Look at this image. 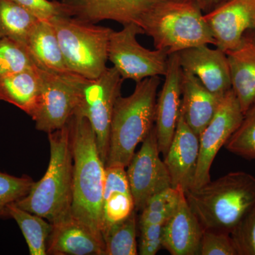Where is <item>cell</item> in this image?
<instances>
[{"label": "cell", "instance_id": "16", "mask_svg": "<svg viewBox=\"0 0 255 255\" xmlns=\"http://www.w3.org/2000/svg\"><path fill=\"white\" fill-rule=\"evenodd\" d=\"M200 139L182 116L179 115L175 132L164 162L170 176L172 187L184 192L191 189L199 159Z\"/></svg>", "mask_w": 255, "mask_h": 255}, {"label": "cell", "instance_id": "35", "mask_svg": "<svg viewBox=\"0 0 255 255\" xmlns=\"http://www.w3.org/2000/svg\"><path fill=\"white\" fill-rule=\"evenodd\" d=\"M193 1L200 8L204 14H206L226 2L227 0H193Z\"/></svg>", "mask_w": 255, "mask_h": 255}, {"label": "cell", "instance_id": "37", "mask_svg": "<svg viewBox=\"0 0 255 255\" xmlns=\"http://www.w3.org/2000/svg\"><path fill=\"white\" fill-rule=\"evenodd\" d=\"M1 37H4V36H3V35H2V33H1V32L0 31V38H1Z\"/></svg>", "mask_w": 255, "mask_h": 255}, {"label": "cell", "instance_id": "23", "mask_svg": "<svg viewBox=\"0 0 255 255\" xmlns=\"http://www.w3.org/2000/svg\"><path fill=\"white\" fill-rule=\"evenodd\" d=\"M26 48L39 68L55 73L70 72L64 59L54 27L50 21H38L28 37Z\"/></svg>", "mask_w": 255, "mask_h": 255}, {"label": "cell", "instance_id": "7", "mask_svg": "<svg viewBox=\"0 0 255 255\" xmlns=\"http://www.w3.org/2000/svg\"><path fill=\"white\" fill-rule=\"evenodd\" d=\"M38 69L41 88L31 119L37 130L48 134L66 126L75 114L80 85L85 78L70 72L55 73L39 67Z\"/></svg>", "mask_w": 255, "mask_h": 255}, {"label": "cell", "instance_id": "33", "mask_svg": "<svg viewBox=\"0 0 255 255\" xmlns=\"http://www.w3.org/2000/svg\"><path fill=\"white\" fill-rule=\"evenodd\" d=\"M40 20L50 21L60 15H68L60 1L49 0H12ZM69 16V15H68Z\"/></svg>", "mask_w": 255, "mask_h": 255}, {"label": "cell", "instance_id": "15", "mask_svg": "<svg viewBox=\"0 0 255 255\" xmlns=\"http://www.w3.org/2000/svg\"><path fill=\"white\" fill-rule=\"evenodd\" d=\"M177 53L183 71L196 76L210 92L223 95L231 90V74L226 52L201 45Z\"/></svg>", "mask_w": 255, "mask_h": 255}, {"label": "cell", "instance_id": "4", "mask_svg": "<svg viewBox=\"0 0 255 255\" xmlns=\"http://www.w3.org/2000/svg\"><path fill=\"white\" fill-rule=\"evenodd\" d=\"M184 194L204 230L231 233L255 204V177L242 171L230 172Z\"/></svg>", "mask_w": 255, "mask_h": 255}, {"label": "cell", "instance_id": "9", "mask_svg": "<svg viewBox=\"0 0 255 255\" xmlns=\"http://www.w3.org/2000/svg\"><path fill=\"white\" fill-rule=\"evenodd\" d=\"M123 82L113 67L107 68L98 78H84L80 85L75 113L86 117L91 124L101 158L105 165L110 146L112 113L116 101L121 95Z\"/></svg>", "mask_w": 255, "mask_h": 255}, {"label": "cell", "instance_id": "22", "mask_svg": "<svg viewBox=\"0 0 255 255\" xmlns=\"http://www.w3.org/2000/svg\"><path fill=\"white\" fill-rule=\"evenodd\" d=\"M41 88L38 67L0 78V100L18 107L31 117Z\"/></svg>", "mask_w": 255, "mask_h": 255}, {"label": "cell", "instance_id": "32", "mask_svg": "<svg viewBox=\"0 0 255 255\" xmlns=\"http://www.w3.org/2000/svg\"><path fill=\"white\" fill-rule=\"evenodd\" d=\"M199 255H238L230 233L204 230Z\"/></svg>", "mask_w": 255, "mask_h": 255}, {"label": "cell", "instance_id": "6", "mask_svg": "<svg viewBox=\"0 0 255 255\" xmlns=\"http://www.w3.org/2000/svg\"><path fill=\"white\" fill-rule=\"evenodd\" d=\"M58 37L67 68L86 79H95L107 70L109 43L113 29L60 15L50 20Z\"/></svg>", "mask_w": 255, "mask_h": 255}, {"label": "cell", "instance_id": "24", "mask_svg": "<svg viewBox=\"0 0 255 255\" xmlns=\"http://www.w3.org/2000/svg\"><path fill=\"white\" fill-rule=\"evenodd\" d=\"M10 218L21 229L31 255H46L53 224L44 218L18 207L15 203L8 207Z\"/></svg>", "mask_w": 255, "mask_h": 255}, {"label": "cell", "instance_id": "34", "mask_svg": "<svg viewBox=\"0 0 255 255\" xmlns=\"http://www.w3.org/2000/svg\"><path fill=\"white\" fill-rule=\"evenodd\" d=\"M139 254L155 255L162 248L163 226L158 224L140 226Z\"/></svg>", "mask_w": 255, "mask_h": 255}, {"label": "cell", "instance_id": "18", "mask_svg": "<svg viewBox=\"0 0 255 255\" xmlns=\"http://www.w3.org/2000/svg\"><path fill=\"white\" fill-rule=\"evenodd\" d=\"M204 231L183 192L177 210L163 226L162 248L172 255H198Z\"/></svg>", "mask_w": 255, "mask_h": 255}, {"label": "cell", "instance_id": "28", "mask_svg": "<svg viewBox=\"0 0 255 255\" xmlns=\"http://www.w3.org/2000/svg\"><path fill=\"white\" fill-rule=\"evenodd\" d=\"M27 48L8 38H0V78L36 66Z\"/></svg>", "mask_w": 255, "mask_h": 255}, {"label": "cell", "instance_id": "31", "mask_svg": "<svg viewBox=\"0 0 255 255\" xmlns=\"http://www.w3.org/2000/svg\"><path fill=\"white\" fill-rule=\"evenodd\" d=\"M238 255H255V204L231 233Z\"/></svg>", "mask_w": 255, "mask_h": 255}, {"label": "cell", "instance_id": "14", "mask_svg": "<svg viewBox=\"0 0 255 255\" xmlns=\"http://www.w3.org/2000/svg\"><path fill=\"white\" fill-rule=\"evenodd\" d=\"M182 75L177 53L169 55L167 71L156 103V133L159 152L164 157L173 139L180 115Z\"/></svg>", "mask_w": 255, "mask_h": 255}, {"label": "cell", "instance_id": "19", "mask_svg": "<svg viewBox=\"0 0 255 255\" xmlns=\"http://www.w3.org/2000/svg\"><path fill=\"white\" fill-rule=\"evenodd\" d=\"M223 95L210 92L196 76L183 71L180 114L198 135L214 117Z\"/></svg>", "mask_w": 255, "mask_h": 255}, {"label": "cell", "instance_id": "27", "mask_svg": "<svg viewBox=\"0 0 255 255\" xmlns=\"http://www.w3.org/2000/svg\"><path fill=\"white\" fill-rule=\"evenodd\" d=\"M183 192L180 188L171 187L152 196L141 211L140 227L152 224L164 226L177 210Z\"/></svg>", "mask_w": 255, "mask_h": 255}, {"label": "cell", "instance_id": "3", "mask_svg": "<svg viewBox=\"0 0 255 255\" xmlns=\"http://www.w3.org/2000/svg\"><path fill=\"white\" fill-rule=\"evenodd\" d=\"M48 135L50 155L46 172L15 204L53 223L72 214L73 157L68 123Z\"/></svg>", "mask_w": 255, "mask_h": 255}, {"label": "cell", "instance_id": "11", "mask_svg": "<svg viewBox=\"0 0 255 255\" xmlns=\"http://www.w3.org/2000/svg\"><path fill=\"white\" fill-rule=\"evenodd\" d=\"M140 150L128 165V180L135 209L141 211L146 203L159 191L172 187L168 170L159 157L155 126L142 142Z\"/></svg>", "mask_w": 255, "mask_h": 255}, {"label": "cell", "instance_id": "8", "mask_svg": "<svg viewBox=\"0 0 255 255\" xmlns=\"http://www.w3.org/2000/svg\"><path fill=\"white\" fill-rule=\"evenodd\" d=\"M140 34H145L143 29L134 23L111 33L109 60L124 81L138 82L151 77L164 76L167 73L168 53L163 50L144 48L137 40Z\"/></svg>", "mask_w": 255, "mask_h": 255}, {"label": "cell", "instance_id": "1", "mask_svg": "<svg viewBox=\"0 0 255 255\" xmlns=\"http://www.w3.org/2000/svg\"><path fill=\"white\" fill-rule=\"evenodd\" d=\"M68 124L73 157L72 214L104 242L105 164L88 119L75 113Z\"/></svg>", "mask_w": 255, "mask_h": 255}, {"label": "cell", "instance_id": "29", "mask_svg": "<svg viewBox=\"0 0 255 255\" xmlns=\"http://www.w3.org/2000/svg\"><path fill=\"white\" fill-rule=\"evenodd\" d=\"M225 146L232 153L255 159V102L244 114L239 128Z\"/></svg>", "mask_w": 255, "mask_h": 255}, {"label": "cell", "instance_id": "26", "mask_svg": "<svg viewBox=\"0 0 255 255\" xmlns=\"http://www.w3.org/2000/svg\"><path fill=\"white\" fill-rule=\"evenodd\" d=\"M136 214L134 211L123 221L107 227L103 233L105 255H136Z\"/></svg>", "mask_w": 255, "mask_h": 255}, {"label": "cell", "instance_id": "21", "mask_svg": "<svg viewBox=\"0 0 255 255\" xmlns=\"http://www.w3.org/2000/svg\"><path fill=\"white\" fill-rule=\"evenodd\" d=\"M135 211L127 172L122 167H106L103 195L104 231Z\"/></svg>", "mask_w": 255, "mask_h": 255}, {"label": "cell", "instance_id": "13", "mask_svg": "<svg viewBox=\"0 0 255 255\" xmlns=\"http://www.w3.org/2000/svg\"><path fill=\"white\" fill-rule=\"evenodd\" d=\"M215 40L224 52L237 48L247 31L255 27V0H227L204 14Z\"/></svg>", "mask_w": 255, "mask_h": 255}, {"label": "cell", "instance_id": "2", "mask_svg": "<svg viewBox=\"0 0 255 255\" xmlns=\"http://www.w3.org/2000/svg\"><path fill=\"white\" fill-rule=\"evenodd\" d=\"M161 79L151 77L136 82L128 97L119 96L111 122L110 146L105 167H128L135 148L155 126L157 95Z\"/></svg>", "mask_w": 255, "mask_h": 255}, {"label": "cell", "instance_id": "5", "mask_svg": "<svg viewBox=\"0 0 255 255\" xmlns=\"http://www.w3.org/2000/svg\"><path fill=\"white\" fill-rule=\"evenodd\" d=\"M140 26L155 49L168 55L201 45H214L204 14L193 0H164L142 18Z\"/></svg>", "mask_w": 255, "mask_h": 255}, {"label": "cell", "instance_id": "12", "mask_svg": "<svg viewBox=\"0 0 255 255\" xmlns=\"http://www.w3.org/2000/svg\"><path fill=\"white\" fill-rule=\"evenodd\" d=\"M164 0H60L69 16L88 23L111 20L125 26L136 23ZM141 27V26H140Z\"/></svg>", "mask_w": 255, "mask_h": 255}, {"label": "cell", "instance_id": "25", "mask_svg": "<svg viewBox=\"0 0 255 255\" xmlns=\"http://www.w3.org/2000/svg\"><path fill=\"white\" fill-rule=\"evenodd\" d=\"M39 21L12 0H0V31L3 36L26 47L28 37Z\"/></svg>", "mask_w": 255, "mask_h": 255}, {"label": "cell", "instance_id": "17", "mask_svg": "<svg viewBox=\"0 0 255 255\" xmlns=\"http://www.w3.org/2000/svg\"><path fill=\"white\" fill-rule=\"evenodd\" d=\"M52 224L47 255H105L103 241L73 214Z\"/></svg>", "mask_w": 255, "mask_h": 255}, {"label": "cell", "instance_id": "10", "mask_svg": "<svg viewBox=\"0 0 255 255\" xmlns=\"http://www.w3.org/2000/svg\"><path fill=\"white\" fill-rule=\"evenodd\" d=\"M243 117L239 102L231 89L223 95L214 117L199 135V159L191 189H199L211 181L210 170L215 157L239 128Z\"/></svg>", "mask_w": 255, "mask_h": 255}, {"label": "cell", "instance_id": "36", "mask_svg": "<svg viewBox=\"0 0 255 255\" xmlns=\"http://www.w3.org/2000/svg\"><path fill=\"white\" fill-rule=\"evenodd\" d=\"M253 36L251 37L252 39H253V41H254V43H255V27L254 29L253 30Z\"/></svg>", "mask_w": 255, "mask_h": 255}, {"label": "cell", "instance_id": "30", "mask_svg": "<svg viewBox=\"0 0 255 255\" xmlns=\"http://www.w3.org/2000/svg\"><path fill=\"white\" fill-rule=\"evenodd\" d=\"M34 181L27 175L15 177L0 172V218H10L8 207L27 195Z\"/></svg>", "mask_w": 255, "mask_h": 255}, {"label": "cell", "instance_id": "20", "mask_svg": "<svg viewBox=\"0 0 255 255\" xmlns=\"http://www.w3.org/2000/svg\"><path fill=\"white\" fill-rule=\"evenodd\" d=\"M226 55L231 89L245 114L255 102V43L251 37L245 36L241 44Z\"/></svg>", "mask_w": 255, "mask_h": 255}]
</instances>
